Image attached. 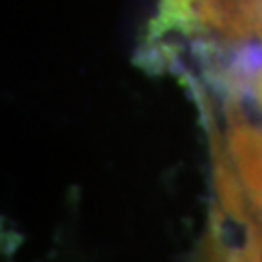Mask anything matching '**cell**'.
<instances>
[{
  "mask_svg": "<svg viewBox=\"0 0 262 262\" xmlns=\"http://www.w3.org/2000/svg\"><path fill=\"white\" fill-rule=\"evenodd\" d=\"M173 37L192 49L262 43V0H159L144 45Z\"/></svg>",
  "mask_w": 262,
  "mask_h": 262,
  "instance_id": "1",
  "label": "cell"
},
{
  "mask_svg": "<svg viewBox=\"0 0 262 262\" xmlns=\"http://www.w3.org/2000/svg\"><path fill=\"white\" fill-rule=\"evenodd\" d=\"M227 132L222 136L239 185L249 204L262 215V126L241 119L235 105H227Z\"/></svg>",
  "mask_w": 262,
  "mask_h": 262,
  "instance_id": "2",
  "label": "cell"
},
{
  "mask_svg": "<svg viewBox=\"0 0 262 262\" xmlns=\"http://www.w3.org/2000/svg\"><path fill=\"white\" fill-rule=\"evenodd\" d=\"M220 85L231 105L247 95L262 113V43L235 47L225 58Z\"/></svg>",
  "mask_w": 262,
  "mask_h": 262,
  "instance_id": "3",
  "label": "cell"
}]
</instances>
